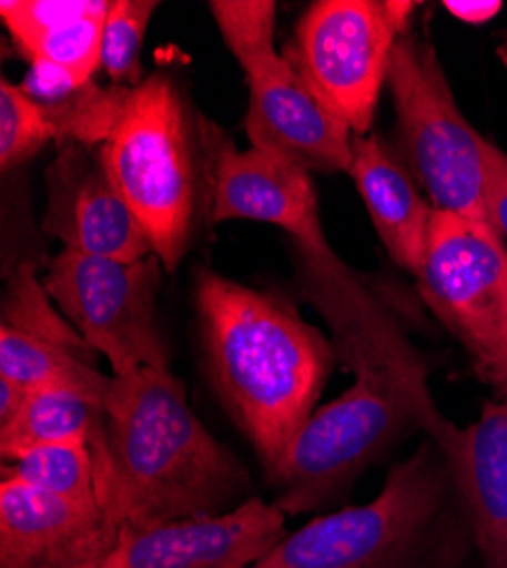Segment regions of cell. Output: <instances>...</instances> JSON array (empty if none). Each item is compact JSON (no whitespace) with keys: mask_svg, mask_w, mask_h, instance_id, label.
Masks as SVG:
<instances>
[{"mask_svg":"<svg viewBox=\"0 0 507 568\" xmlns=\"http://www.w3.org/2000/svg\"><path fill=\"white\" fill-rule=\"evenodd\" d=\"M225 221H260L285 230L296 246H328L310 173L253 146L240 151L221 136L212 164L210 223Z\"/></svg>","mask_w":507,"mask_h":568,"instance_id":"5bb4252c","label":"cell"},{"mask_svg":"<svg viewBox=\"0 0 507 568\" xmlns=\"http://www.w3.org/2000/svg\"><path fill=\"white\" fill-rule=\"evenodd\" d=\"M253 568H480L448 459L424 437L381 494L310 518Z\"/></svg>","mask_w":507,"mask_h":568,"instance_id":"277c9868","label":"cell"},{"mask_svg":"<svg viewBox=\"0 0 507 568\" xmlns=\"http://www.w3.org/2000/svg\"><path fill=\"white\" fill-rule=\"evenodd\" d=\"M207 8L230 53L246 73L251 146L307 173H348L353 130L318 99L298 69L275 51L273 0H214Z\"/></svg>","mask_w":507,"mask_h":568,"instance_id":"8992f818","label":"cell"},{"mask_svg":"<svg viewBox=\"0 0 507 568\" xmlns=\"http://www.w3.org/2000/svg\"><path fill=\"white\" fill-rule=\"evenodd\" d=\"M287 518L253 496L221 516L125 532L99 568H253L290 532Z\"/></svg>","mask_w":507,"mask_h":568,"instance_id":"7c38bea8","label":"cell"},{"mask_svg":"<svg viewBox=\"0 0 507 568\" xmlns=\"http://www.w3.org/2000/svg\"><path fill=\"white\" fill-rule=\"evenodd\" d=\"M43 232L82 255L114 260L155 255L97 146L58 149L45 171Z\"/></svg>","mask_w":507,"mask_h":568,"instance_id":"8fae6325","label":"cell"},{"mask_svg":"<svg viewBox=\"0 0 507 568\" xmlns=\"http://www.w3.org/2000/svg\"><path fill=\"white\" fill-rule=\"evenodd\" d=\"M162 262L114 260L62 248L45 268L43 287L82 339L105 357L112 375L144 366L169 368L158 325Z\"/></svg>","mask_w":507,"mask_h":568,"instance_id":"30bf717a","label":"cell"},{"mask_svg":"<svg viewBox=\"0 0 507 568\" xmlns=\"http://www.w3.org/2000/svg\"><path fill=\"white\" fill-rule=\"evenodd\" d=\"M500 58H503V64H505V69H507V37H505V41H503V45H500Z\"/></svg>","mask_w":507,"mask_h":568,"instance_id":"484cf974","label":"cell"},{"mask_svg":"<svg viewBox=\"0 0 507 568\" xmlns=\"http://www.w3.org/2000/svg\"><path fill=\"white\" fill-rule=\"evenodd\" d=\"M103 403L97 396L69 387L26 392L17 416L0 428V457L6 462L32 448L55 444H103Z\"/></svg>","mask_w":507,"mask_h":568,"instance_id":"d6986e66","label":"cell"},{"mask_svg":"<svg viewBox=\"0 0 507 568\" xmlns=\"http://www.w3.org/2000/svg\"><path fill=\"white\" fill-rule=\"evenodd\" d=\"M348 175L389 257L417 277L426 257L435 207L424 196L403 155L381 134H353Z\"/></svg>","mask_w":507,"mask_h":568,"instance_id":"2e32d148","label":"cell"},{"mask_svg":"<svg viewBox=\"0 0 507 568\" xmlns=\"http://www.w3.org/2000/svg\"><path fill=\"white\" fill-rule=\"evenodd\" d=\"M485 210L491 227L500 234L507 246V153L489 146L487 155V192Z\"/></svg>","mask_w":507,"mask_h":568,"instance_id":"603a6c76","label":"cell"},{"mask_svg":"<svg viewBox=\"0 0 507 568\" xmlns=\"http://www.w3.org/2000/svg\"><path fill=\"white\" fill-rule=\"evenodd\" d=\"M196 312L212 387L273 483L326 389L337 353L292 301L201 268Z\"/></svg>","mask_w":507,"mask_h":568,"instance_id":"3957f363","label":"cell"},{"mask_svg":"<svg viewBox=\"0 0 507 568\" xmlns=\"http://www.w3.org/2000/svg\"><path fill=\"white\" fill-rule=\"evenodd\" d=\"M221 132L201 121L164 73L130 89L101 158L164 271H175L210 221Z\"/></svg>","mask_w":507,"mask_h":568,"instance_id":"5b68a950","label":"cell"},{"mask_svg":"<svg viewBox=\"0 0 507 568\" xmlns=\"http://www.w3.org/2000/svg\"><path fill=\"white\" fill-rule=\"evenodd\" d=\"M55 141L53 123L21 84L0 82V166L14 171Z\"/></svg>","mask_w":507,"mask_h":568,"instance_id":"7402d4cb","label":"cell"},{"mask_svg":"<svg viewBox=\"0 0 507 568\" xmlns=\"http://www.w3.org/2000/svg\"><path fill=\"white\" fill-rule=\"evenodd\" d=\"M119 541L105 509L0 478V568H99Z\"/></svg>","mask_w":507,"mask_h":568,"instance_id":"4fadbf2b","label":"cell"},{"mask_svg":"<svg viewBox=\"0 0 507 568\" xmlns=\"http://www.w3.org/2000/svg\"><path fill=\"white\" fill-rule=\"evenodd\" d=\"M23 400H26V392L19 385L6 381V377H0V428L17 416Z\"/></svg>","mask_w":507,"mask_h":568,"instance_id":"d4e9b609","label":"cell"},{"mask_svg":"<svg viewBox=\"0 0 507 568\" xmlns=\"http://www.w3.org/2000/svg\"><path fill=\"white\" fill-rule=\"evenodd\" d=\"M437 444L463 500L480 568H507V400H485L476 420L453 425Z\"/></svg>","mask_w":507,"mask_h":568,"instance_id":"9a60e30c","label":"cell"},{"mask_svg":"<svg viewBox=\"0 0 507 568\" xmlns=\"http://www.w3.org/2000/svg\"><path fill=\"white\" fill-rule=\"evenodd\" d=\"M103 409L105 439L94 450L121 537L221 516L255 496L251 473L194 414L171 368L112 375Z\"/></svg>","mask_w":507,"mask_h":568,"instance_id":"7a4b0ae2","label":"cell"},{"mask_svg":"<svg viewBox=\"0 0 507 568\" xmlns=\"http://www.w3.org/2000/svg\"><path fill=\"white\" fill-rule=\"evenodd\" d=\"M444 8L457 21L469 26H483L503 10V3L500 0H446Z\"/></svg>","mask_w":507,"mask_h":568,"instance_id":"cb8c5ba5","label":"cell"},{"mask_svg":"<svg viewBox=\"0 0 507 568\" xmlns=\"http://www.w3.org/2000/svg\"><path fill=\"white\" fill-rule=\"evenodd\" d=\"M21 89L53 123L58 149L67 144L103 146L119 123L130 93L119 84L78 82L69 73L45 64H30Z\"/></svg>","mask_w":507,"mask_h":568,"instance_id":"ac0fdd59","label":"cell"},{"mask_svg":"<svg viewBox=\"0 0 507 568\" xmlns=\"http://www.w3.org/2000/svg\"><path fill=\"white\" fill-rule=\"evenodd\" d=\"M160 3L155 0H112L103 26L101 69L110 84L125 89L140 87L146 78L142 71L144 37Z\"/></svg>","mask_w":507,"mask_h":568,"instance_id":"44dd1931","label":"cell"},{"mask_svg":"<svg viewBox=\"0 0 507 568\" xmlns=\"http://www.w3.org/2000/svg\"><path fill=\"white\" fill-rule=\"evenodd\" d=\"M417 290L478 381L507 400V246L491 223L435 210Z\"/></svg>","mask_w":507,"mask_h":568,"instance_id":"ba28073f","label":"cell"},{"mask_svg":"<svg viewBox=\"0 0 507 568\" xmlns=\"http://www.w3.org/2000/svg\"><path fill=\"white\" fill-rule=\"evenodd\" d=\"M112 0H3L0 17L30 64L91 82L101 69L103 26Z\"/></svg>","mask_w":507,"mask_h":568,"instance_id":"e0dca14e","label":"cell"},{"mask_svg":"<svg viewBox=\"0 0 507 568\" xmlns=\"http://www.w3.org/2000/svg\"><path fill=\"white\" fill-rule=\"evenodd\" d=\"M417 8L412 0H318L298 19L285 58L353 134L374 125L394 49Z\"/></svg>","mask_w":507,"mask_h":568,"instance_id":"9c48e42d","label":"cell"},{"mask_svg":"<svg viewBox=\"0 0 507 568\" xmlns=\"http://www.w3.org/2000/svg\"><path fill=\"white\" fill-rule=\"evenodd\" d=\"M0 478L19 480L75 505L105 509L94 444H55L32 448L14 459H6Z\"/></svg>","mask_w":507,"mask_h":568,"instance_id":"ffe728a7","label":"cell"},{"mask_svg":"<svg viewBox=\"0 0 507 568\" xmlns=\"http://www.w3.org/2000/svg\"><path fill=\"white\" fill-rule=\"evenodd\" d=\"M296 287L331 327L353 385L318 407L290 450L275 487L287 516L328 509L351 496L368 468L414 435L442 442L453 428L430 389L426 357L378 292L331 246H294Z\"/></svg>","mask_w":507,"mask_h":568,"instance_id":"6da1fadb","label":"cell"},{"mask_svg":"<svg viewBox=\"0 0 507 568\" xmlns=\"http://www.w3.org/2000/svg\"><path fill=\"white\" fill-rule=\"evenodd\" d=\"M392 91L400 155L437 212L489 223L487 141L457 108L448 78L428 37L405 32L392 55Z\"/></svg>","mask_w":507,"mask_h":568,"instance_id":"52a82bcc","label":"cell"}]
</instances>
